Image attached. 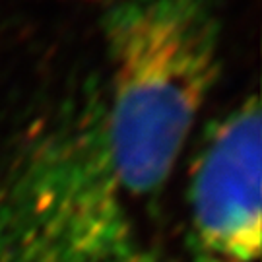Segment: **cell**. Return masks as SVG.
I'll use <instances>...</instances> for the list:
<instances>
[{
    "label": "cell",
    "mask_w": 262,
    "mask_h": 262,
    "mask_svg": "<svg viewBox=\"0 0 262 262\" xmlns=\"http://www.w3.org/2000/svg\"><path fill=\"white\" fill-rule=\"evenodd\" d=\"M109 62L99 130L124 194L150 196L171 177L212 94L222 56L215 0H126L103 21Z\"/></svg>",
    "instance_id": "cell-1"
},
{
    "label": "cell",
    "mask_w": 262,
    "mask_h": 262,
    "mask_svg": "<svg viewBox=\"0 0 262 262\" xmlns=\"http://www.w3.org/2000/svg\"><path fill=\"white\" fill-rule=\"evenodd\" d=\"M0 262H159L124 206L97 111L60 122L6 165Z\"/></svg>",
    "instance_id": "cell-2"
},
{
    "label": "cell",
    "mask_w": 262,
    "mask_h": 262,
    "mask_svg": "<svg viewBox=\"0 0 262 262\" xmlns=\"http://www.w3.org/2000/svg\"><path fill=\"white\" fill-rule=\"evenodd\" d=\"M262 126L249 95L208 132L190 173V262H256L260 254Z\"/></svg>",
    "instance_id": "cell-3"
}]
</instances>
